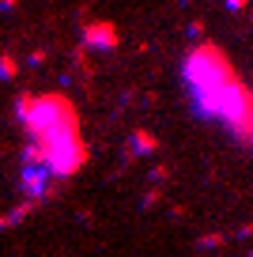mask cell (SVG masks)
<instances>
[{
	"mask_svg": "<svg viewBox=\"0 0 253 257\" xmlns=\"http://www.w3.org/2000/svg\"><path fill=\"white\" fill-rule=\"evenodd\" d=\"M34 144L42 148V155H46V163L53 167L57 178H68V174H76V170L83 167V144H79L76 121L57 125V128H49V133H42V137H34Z\"/></svg>",
	"mask_w": 253,
	"mask_h": 257,
	"instance_id": "obj_1",
	"label": "cell"
},
{
	"mask_svg": "<svg viewBox=\"0 0 253 257\" xmlns=\"http://www.w3.org/2000/svg\"><path fill=\"white\" fill-rule=\"evenodd\" d=\"M83 46H91V49H117L121 46V34L113 31L110 23H95V27L83 31Z\"/></svg>",
	"mask_w": 253,
	"mask_h": 257,
	"instance_id": "obj_2",
	"label": "cell"
},
{
	"mask_svg": "<svg viewBox=\"0 0 253 257\" xmlns=\"http://www.w3.org/2000/svg\"><path fill=\"white\" fill-rule=\"evenodd\" d=\"M129 152H133V155H148V152H155V137H151L148 128H136L133 137H129Z\"/></svg>",
	"mask_w": 253,
	"mask_h": 257,
	"instance_id": "obj_3",
	"label": "cell"
},
{
	"mask_svg": "<svg viewBox=\"0 0 253 257\" xmlns=\"http://www.w3.org/2000/svg\"><path fill=\"white\" fill-rule=\"evenodd\" d=\"M0 80H16V61L12 57H0Z\"/></svg>",
	"mask_w": 253,
	"mask_h": 257,
	"instance_id": "obj_4",
	"label": "cell"
},
{
	"mask_svg": "<svg viewBox=\"0 0 253 257\" xmlns=\"http://www.w3.org/2000/svg\"><path fill=\"white\" fill-rule=\"evenodd\" d=\"M219 234H204V238H200V249H215V246H219Z\"/></svg>",
	"mask_w": 253,
	"mask_h": 257,
	"instance_id": "obj_5",
	"label": "cell"
},
{
	"mask_svg": "<svg viewBox=\"0 0 253 257\" xmlns=\"http://www.w3.org/2000/svg\"><path fill=\"white\" fill-rule=\"evenodd\" d=\"M227 8H230V12H242V8H245V0H227Z\"/></svg>",
	"mask_w": 253,
	"mask_h": 257,
	"instance_id": "obj_6",
	"label": "cell"
}]
</instances>
